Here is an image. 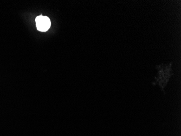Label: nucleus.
I'll list each match as a JSON object with an SVG mask.
<instances>
[{
	"label": "nucleus",
	"instance_id": "f257e3e1",
	"mask_svg": "<svg viewBox=\"0 0 181 136\" xmlns=\"http://www.w3.org/2000/svg\"><path fill=\"white\" fill-rule=\"evenodd\" d=\"M35 22L37 29L41 32H46L50 28L51 25L50 19L47 16L40 15L36 18Z\"/></svg>",
	"mask_w": 181,
	"mask_h": 136
}]
</instances>
